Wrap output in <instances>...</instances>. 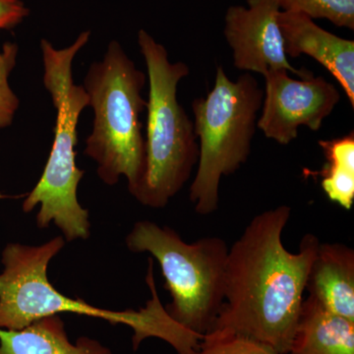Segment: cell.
Listing matches in <instances>:
<instances>
[{
	"instance_id": "6da1fadb",
	"label": "cell",
	"mask_w": 354,
	"mask_h": 354,
	"mask_svg": "<svg viewBox=\"0 0 354 354\" xmlns=\"http://www.w3.org/2000/svg\"><path fill=\"white\" fill-rule=\"evenodd\" d=\"M290 216L286 205L262 212L228 249L225 300L209 330L241 335L279 354L290 353L320 244L315 235L306 234L297 253L286 250L283 232Z\"/></svg>"
},
{
	"instance_id": "7a4b0ae2",
	"label": "cell",
	"mask_w": 354,
	"mask_h": 354,
	"mask_svg": "<svg viewBox=\"0 0 354 354\" xmlns=\"http://www.w3.org/2000/svg\"><path fill=\"white\" fill-rule=\"evenodd\" d=\"M64 245V236L38 246L7 244L2 251L4 269L0 274V329H23L44 317L68 312L131 328L134 349L146 339L157 337L171 344L177 354L197 353L203 335L179 325L162 306L156 288L152 258H149L146 277L152 298L138 311H113L93 306L80 298L65 297L51 285L48 264Z\"/></svg>"
},
{
	"instance_id": "3957f363",
	"label": "cell",
	"mask_w": 354,
	"mask_h": 354,
	"mask_svg": "<svg viewBox=\"0 0 354 354\" xmlns=\"http://www.w3.org/2000/svg\"><path fill=\"white\" fill-rule=\"evenodd\" d=\"M91 32L79 35L71 46L57 50L50 41H41L44 85L57 109L55 139L43 176L23 202L24 213L39 206L37 225L44 230L53 223L66 241L87 239L91 235L90 215L77 199V189L85 171L76 165L79 118L88 106L83 86L73 79V62L90 39Z\"/></svg>"
},
{
	"instance_id": "277c9868",
	"label": "cell",
	"mask_w": 354,
	"mask_h": 354,
	"mask_svg": "<svg viewBox=\"0 0 354 354\" xmlns=\"http://www.w3.org/2000/svg\"><path fill=\"white\" fill-rule=\"evenodd\" d=\"M147 79L121 44L111 41L102 59L88 67L83 85L88 106L94 111L85 155L95 160L97 176L106 185H115L124 176L132 196L145 167V137L140 116L147 109L142 95Z\"/></svg>"
},
{
	"instance_id": "5b68a950",
	"label": "cell",
	"mask_w": 354,
	"mask_h": 354,
	"mask_svg": "<svg viewBox=\"0 0 354 354\" xmlns=\"http://www.w3.org/2000/svg\"><path fill=\"white\" fill-rule=\"evenodd\" d=\"M138 44L147 67L145 167L134 197L143 206L165 208L189 180L199 160L194 124L177 99V88L190 69L171 62L162 44L140 30Z\"/></svg>"
},
{
	"instance_id": "8992f818",
	"label": "cell",
	"mask_w": 354,
	"mask_h": 354,
	"mask_svg": "<svg viewBox=\"0 0 354 354\" xmlns=\"http://www.w3.org/2000/svg\"><path fill=\"white\" fill-rule=\"evenodd\" d=\"M263 99L264 90L252 74L232 81L218 66L214 87L206 97L192 102L199 160L189 198L199 215L215 213L221 178L234 174L248 160Z\"/></svg>"
},
{
	"instance_id": "52a82bcc",
	"label": "cell",
	"mask_w": 354,
	"mask_h": 354,
	"mask_svg": "<svg viewBox=\"0 0 354 354\" xmlns=\"http://www.w3.org/2000/svg\"><path fill=\"white\" fill-rule=\"evenodd\" d=\"M133 253H150L158 261L171 304L169 315L185 329L204 337L225 300L227 242L218 236L185 242L176 230L150 221L135 223L127 236Z\"/></svg>"
},
{
	"instance_id": "ba28073f",
	"label": "cell",
	"mask_w": 354,
	"mask_h": 354,
	"mask_svg": "<svg viewBox=\"0 0 354 354\" xmlns=\"http://www.w3.org/2000/svg\"><path fill=\"white\" fill-rule=\"evenodd\" d=\"M265 92L257 128L268 139L288 145L305 127L318 131L341 101V93L324 77L291 78L286 69L265 74Z\"/></svg>"
},
{
	"instance_id": "9c48e42d",
	"label": "cell",
	"mask_w": 354,
	"mask_h": 354,
	"mask_svg": "<svg viewBox=\"0 0 354 354\" xmlns=\"http://www.w3.org/2000/svg\"><path fill=\"white\" fill-rule=\"evenodd\" d=\"M247 4L230 6L225 13L223 35L232 50L234 66L261 75L269 70L286 69L301 79L314 76L313 72L295 68L288 62L277 0H247Z\"/></svg>"
},
{
	"instance_id": "30bf717a",
	"label": "cell",
	"mask_w": 354,
	"mask_h": 354,
	"mask_svg": "<svg viewBox=\"0 0 354 354\" xmlns=\"http://www.w3.org/2000/svg\"><path fill=\"white\" fill-rule=\"evenodd\" d=\"M279 29L286 55H306L322 64L337 79L354 109V41L341 38L302 13L279 11Z\"/></svg>"
},
{
	"instance_id": "8fae6325",
	"label": "cell",
	"mask_w": 354,
	"mask_h": 354,
	"mask_svg": "<svg viewBox=\"0 0 354 354\" xmlns=\"http://www.w3.org/2000/svg\"><path fill=\"white\" fill-rule=\"evenodd\" d=\"M309 297L354 322V250L342 243H320L307 279Z\"/></svg>"
},
{
	"instance_id": "7c38bea8",
	"label": "cell",
	"mask_w": 354,
	"mask_h": 354,
	"mask_svg": "<svg viewBox=\"0 0 354 354\" xmlns=\"http://www.w3.org/2000/svg\"><path fill=\"white\" fill-rule=\"evenodd\" d=\"M0 354H113L97 339L69 341L62 319L44 317L20 330L0 329Z\"/></svg>"
},
{
	"instance_id": "4fadbf2b",
	"label": "cell",
	"mask_w": 354,
	"mask_h": 354,
	"mask_svg": "<svg viewBox=\"0 0 354 354\" xmlns=\"http://www.w3.org/2000/svg\"><path fill=\"white\" fill-rule=\"evenodd\" d=\"M288 354H354V322L304 299Z\"/></svg>"
},
{
	"instance_id": "5bb4252c",
	"label": "cell",
	"mask_w": 354,
	"mask_h": 354,
	"mask_svg": "<svg viewBox=\"0 0 354 354\" xmlns=\"http://www.w3.org/2000/svg\"><path fill=\"white\" fill-rule=\"evenodd\" d=\"M326 162L323 169L310 172L320 176L321 187L330 201L351 209L354 202V133L341 138L319 140Z\"/></svg>"
},
{
	"instance_id": "9a60e30c",
	"label": "cell",
	"mask_w": 354,
	"mask_h": 354,
	"mask_svg": "<svg viewBox=\"0 0 354 354\" xmlns=\"http://www.w3.org/2000/svg\"><path fill=\"white\" fill-rule=\"evenodd\" d=\"M283 11L302 13L311 19L329 20L341 28L354 30V0H277Z\"/></svg>"
},
{
	"instance_id": "2e32d148",
	"label": "cell",
	"mask_w": 354,
	"mask_h": 354,
	"mask_svg": "<svg viewBox=\"0 0 354 354\" xmlns=\"http://www.w3.org/2000/svg\"><path fill=\"white\" fill-rule=\"evenodd\" d=\"M196 354H279L259 342L230 333L209 330L203 337Z\"/></svg>"
},
{
	"instance_id": "e0dca14e",
	"label": "cell",
	"mask_w": 354,
	"mask_h": 354,
	"mask_svg": "<svg viewBox=\"0 0 354 354\" xmlns=\"http://www.w3.org/2000/svg\"><path fill=\"white\" fill-rule=\"evenodd\" d=\"M19 46L6 43L0 50V129L12 124L14 116L20 106L19 97L9 85V76L17 62Z\"/></svg>"
},
{
	"instance_id": "ac0fdd59",
	"label": "cell",
	"mask_w": 354,
	"mask_h": 354,
	"mask_svg": "<svg viewBox=\"0 0 354 354\" xmlns=\"http://www.w3.org/2000/svg\"><path fill=\"white\" fill-rule=\"evenodd\" d=\"M30 10L23 0H0V30H11L23 22Z\"/></svg>"
}]
</instances>
